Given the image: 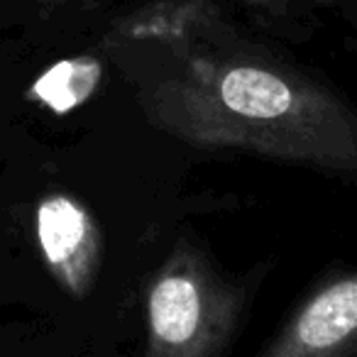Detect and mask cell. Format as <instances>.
<instances>
[{
  "instance_id": "1",
  "label": "cell",
  "mask_w": 357,
  "mask_h": 357,
  "mask_svg": "<svg viewBox=\"0 0 357 357\" xmlns=\"http://www.w3.org/2000/svg\"><path fill=\"white\" fill-rule=\"evenodd\" d=\"M157 130L201 149L255 154L357 181V110L272 61L189 56L139 91Z\"/></svg>"
},
{
  "instance_id": "2",
  "label": "cell",
  "mask_w": 357,
  "mask_h": 357,
  "mask_svg": "<svg viewBox=\"0 0 357 357\" xmlns=\"http://www.w3.org/2000/svg\"><path fill=\"white\" fill-rule=\"evenodd\" d=\"M245 291L191 240H176L149 279L139 357H223L245 316Z\"/></svg>"
},
{
  "instance_id": "3",
  "label": "cell",
  "mask_w": 357,
  "mask_h": 357,
  "mask_svg": "<svg viewBox=\"0 0 357 357\" xmlns=\"http://www.w3.org/2000/svg\"><path fill=\"white\" fill-rule=\"evenodd\" d=\"M35 235L45 264L69 296L86 298L103 269L105 238L93 211L66 191L37 201Z\"/></svg>"
},
{
  "instance_id": "4",
  "label": "cell",
  "mask_w": 357,
  "mask_h": 357,
  "mask_svg": "<svg viewBox=\"0 0 357 357\" xmlns=\"http://www.w3.org/2000/svg\"><path fill=\"white\" fill-rule=\"evenodd\" d=\"M259 357H357V269L321 284Z\"/></svg>"
},
{
  "instance_id": "5",
  "label": "cell",
  "mask_w": 357,
  "mask_h": 357,
  "mask_svg": "<svg viewBox=\"0 0 357 357\" xmlns=\"http://www.w3.org/2000/svg\"><path fill=\"white\" fill-rule=\"evenodd\" d=\"M100 76H103L100 61L91 59V56L64 59L47 69L32 84L27 98L52 113H69L91 98V93L98 89Z\"/></svg>"
}]
</instances>
